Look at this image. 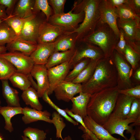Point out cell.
I'll list each match as a JSON object with an SVG mask.
<instances>
[{
    "label": "cell",
    "mask_w": 140,
    "mask_h": 140,
    "mask_svg": "<svg viewBox=\"0 0 140 140\" xmlns=\"http://www.w3.org/2000/svg\"><path fill=\"white\" fill-rule=\"evenodd\" d=\"M119 90L116 86L91 95L87 106V116L103 125L114 110L119 94Z\"/></svg>",
    "instance_id": "obj_1"
},
{
    "label": "cell",
    "mask_w": 140,
    "mask_h": 140,
    "mask_svg": "<svg viewBox=\"0 0 140 140\" xmlns=\"http://www.w3.org/2000/svg\"><path fill=\"white\" fill-rule=\"evenodd\" d=\"M117 75L112 57L103 58L98 62L90 78L82 84V92L91 95L117 86Z\"/></svg>",
    "instance_id": "obj_2"
},
{
    "label": "cell",
    "mask_w": 140,
    "mask_h": 140,
    "mask_svg": "<svg viewBox=\"0 0 140 140\" xmlns=\"http://www.w3.org/2000/svg\"><path fill=\"white\" fill-rule=\"evenodd\" d=\"M101 1L82 0L74 1L72 9L73 12L76 13L83 11L85 13L82 22L72 32L76 33L77 40H82L95 31L100 18L99 6Z\"/></svg>",
    "instance_id": "obj_3"
},
{
    "label": "cell",
    "mask_w": 140,
    "mask_h": 140,
    "mask_svg": "<svg viewBox=\"0 0 140 140\" xmlns=\"http://www.w3.org/2000/svg\"><path fill=\"white\" fill-rule=\"evenodd\" d=\"M119 38L108 24L99 22L94 32L82 40L99 47L104 57L110 58L112 56Z\"/></svg>",
    "instance_id": "obj_4"
},
{
    "label": "cell",
    "mask_w": 140,
    "mask_h": 140,
    "mask_svg": "<svg viewBox=\"0 0 140 140\" xmlns=\"http://www.w3.org/2000/svg\"><path fill=\"white\" fill-rule=\"evenodd\" d=\"M84 16L83 11L74 13L72 9L67 13L53 15L49 18L47 22L61 27L67 32H71L78 27L79 24L83 21Z\"/></svg>",
    "instance_id": "obj_5"
},
{
    "label": "cell",
    "mask_w": 140,
    "mask_h": 140,
    "mask_svg": "<svg viewBox=\"0 0 140 140\" xmlns=\"http://www.w3.org/2000/svg\"><path fill=\"white\" fill-rule=\"evenodd\" d=\"M75 48L71 60L72 67L85 58L99 60L104 57L103 52L99 47L82 40H77Z\"/></svg>",
    "instance_id": "obj_6"
},
{
    "label": "cell",
    "mask_w": 140,
    "mask_h": 140,
    "mask_svg": "<svg viewBox=\"0 0 140 140\" xmlns=\"http://www.w3.org/2000/svg\"><path fill=\"white\" fill-rule=\"evenodd\" d=\"M112 58L117 72V86L119 89H125L133 87L130 79L132 71L124 57L114 50Z\"/></svg>",
    "instance_id": "obj_7"
},
{
    "label": "cell",
    "mask_w": 140,
    "mask_h": 140,
    "mask_svg": "<svg viewBox=\"0 0 140 140\" xmlns=\"http://www.w3.org/2000/svg\"><path fill=\"white\" fill-rule=\"evenodd\" d=\"M117 23L118 29H121L124 32L127 43L134 49L139 50L140 22L135 20L121 21L118 19Z\"/></svg>",
    "instance_id": "obj_8"
},
{
    "label": "cell",
    "mask_w": 140,
    "mask_h": 140,
    "mask_svg": "<svg viewBox=\"0 0 140 140\" xmlns=\"http://www.w3.org/2000/svg\"><path fill=\"white\" fill-rule=\"evenodd\" d=\"M46 21V16L42 12L37 13L33 17L25 23L18 37L38 43L40 26Z\"/></svg>",
    "instance_id": "obj_9"
},
{
    "label": "cell",
    "mask_w": 140,
    "mask_h": 140,
    "mask_svg": "<svg viewBox=\"0 0 140 140\" xmlns=\"http://www.w3.org/2000/svg\"><path fill=\"white\" fill-rule=\"evenodd\" d=\"M0 57L10 61L16 68L17 72L26 75L30 73L34 62L30 57L17 51L0 54Z\"/></svg>",
    "instance_id": "obj_10"
},
{
    "label": "cell",
    "mask_w": 140,
    "mask_h": 140,
    "mask_svg": "<svg viewBox=\"0 0 140 140\" xmlns=\"http://www.w3.org/2000/svg\"><path fill=\"white\" fill-rule=\"evenodd\" d=\"M72 68L71 60L47 69L49 88L48 94H52L55 88L64 81Z\"/></svg>",
    "instance_id": "obj_11"
},
{
    "label": "cell",
    "mask_w": 140,
    "mask_h": 140,
    "mask_svg": "<svg viewBox=\"0 0 140 140\" xmlns=\"http://www.w3.org/2000/svg\"><path fill=\"white\" fill-rule=\"evenodd\" d=\"M99 8L100 15L99 22L108 24L120 37V32L117 23L118 16L116 8L111 5L108 0H101Z\"/></svg>",
    "instance_id": "obj_12"
},
{
    "label": "cell",
    "mask_w": 140,
    "mask_h": 140,
    "mask_svg": "<svg viewBox=\"0 0 140 140\" xmlns=\"http://www.w3.org/2000/svg\"><path fill=\"white\" fill-rule=\"evenodd\" d=\"M135 121L133 118L121 119L110 117L102 126L111 135L116 134L126 140L128 139L124 135V131L127 130V133H131L134 130L129 124Z\"/></svg>",
    "instance_id": "obj_13"
},
{
    "label": "cell",
    "mask_w": 140,
    "mask_h": 140,
    "mask_svg": "<svg viewBox=\"0 0 140 140\" xmlns=\"http://www.w3.org/2000/svg\"><path fill=\"white\" fill-rule=\"evenodd\" d=\"M67 32L61 27L45 21L40 26L38 44L54 42Z\"/></svg>",
    "instance_id": "obj_14"
},
{
    "label": "cell",
    "mask_w": 140,
    "mask_h": 140,
    "mask_svg": "<svg viewBox=\"0 0 140 140\" xmlns=\"http://www.w3.org/2000/svg\"><path fill=\"white\" fill-rule=\"evenodd\" d=\"M82 91L81 84L64 80L55 88L54 92L58 100L69 102L75 95Z\"/></svg>",
    "instance_id": "obj_15"
},
{
    "label": "cell",
    "mask_w": 140,
    "mask_h": 140,
    "mask_svg": "<svg viewBox=\"0 0 140 140\" xmlns=\"http://www.w3.org/2000/svg\"><path fill=\"white\" fill-rule=\"evenodd\" d=\"M60 37L54 42L38 44L36 48L30 56L34 64L45 65L54 52L55 45Z\"/></svg>",
    "instance_id": "obj_16"
},
{
    "label": "cell",
    "mask_w": 140,
    "mask_h": 140,
    "mask_svg": "<svg viewBox=\"0 0 140 140\" xmlns=\"http://www.w3.org/2000/svg\"><path fill=\"white\" fill-rule=\"evenodd\" d=\"M47 69L45 65L34 64L30 73L37 81V92L39 97H42L49 88Z\"/></svg>",
    "instance_id": "obj_17"
},
{
    "label": "cell",
    "mask_w": 140,
    "mask_h": 140,
    "mask_svg": "<svg viewBox=\"0 0 140 140\" xmlns=\"http://www.w3.org/2000/svg\"><path fill=\"white\" fill-rule=\"evenodd\" d=\"M134 98L119 94L115 107L109 117L121 119L127 118Z\"/></svg>",
    "instance_id": "obj_18"
},
{
    "label": "cell",
    "mask_w": 140,
    "mask_h": 140,
    "mask_svg": "<svg viewBox=\"0 0 140 140\" xmlns=\"http://www.w3.org/2000/svg\"><path fill=\"white\" fill-rule=\"evenodd\" d=\"M22 113V120L26 124L39 120L53 123L50 118L51 114L47 110L42 111L27 107L23 108Z\"/></svg>",
    "instance_id": "obj_19"
},
{
    "label": "cell",
    "mask_w": 140,
    "mask_h": 140,
    "mask_svg": "<svg viewBox=\"0 0 140 140\" xmlns=\"http://www.w3.org/2000/svg\"><path fill=\"white\" fill-rule=\"evenodd\" d=\"M37 45V43L18 37L11 43L7 44L6 47L9 52L19 51L30 56L36 48Z\"/></svg>",
    "instance_id": "obj_20"
},
{
    "label": "cell",
    "mask_w": 140,
    "mask_h": 140,
    "mask_svg": "<svg viewBox=\"0 0 140 140\" xmlns=\"http://www.w3.org/2000/svg\"><path fill=\"white\" fill-rule=\"evenodd\" d=\"M83 120L87 128L99 140H121L113 136L102 125L96 123L89 117L87 116Z\"/></svg>",
    "instance_id": "obj_21"
},
{
    "label": "cell",
    "mask_w": 140,
    "mask_h": 140,
    "mask_svg": "<svg viewBox=\"0 0 140 140\" xmlns=\"http://www.w3.org/2000/svg\"><path fill=\"white\" fill-rule=\"evenodd\" d=\"M79 93L78 96L74 97L71 99L72 104L70 110L83 119L87 116V106L91 95L82 92Z\"/></svg>",
    "instance_id": "obj_22"
},
{
    "label": "cell",
    "mask_w": 140,
    "mask_h": 140,
    "mask_svg": "<svg viewBox=\"0 0 140 140\" xmlns=\"http://www.w3.org/2000/svg\"><path fill=\"white\" fill-rule=\"evenodd\" d=\"M1 81L3 96L6 100L7 106L14 107H21L18 92L10 86L8 80Z\"/></svg>",
    "instance_id": "obj_23"
},
{
    "label": "cell",
    "mask_w": 140,
    "mask_h": 140,
    "mask_svg": "<svg viewBox=\"0 0 140 140\" xmlns=\"http://www.w3.org/2000/svg\"><path fill=\"white\" fill-rule=\"evenodd\" d=\"M77 33L67 32L61 36L56 44L54 52H64L74 48L77 41Z\"/></svg>",
    "instance_id": "obj_24"
},
{
    "label": "cell",
    "mask_w": 140,
    "mask_h": 140,
    "mask_svg": "<svg viewBox=\"0 0 140 140\" xmlns=\"http://www.w3.org/2000/svg\"><path fill=\"white\" fill-rule=\"evenodd\" d=\"M74 48L64 52H54L49 58L45 66L47 69L70 61L75 52Z\"/></svg>",
    "instance_id": "obj_25"
},
{
    "label": "cell",
    "mask_w": 140,
    "mask_h": 140,
    "mask_svg": "<svg viewBox=\"0 0 140 140\" xmlns=\"http://www.w3.org/2000/svg\"><path fill=\"white\" fill-rule=\"evenodd\" d=\"M23 108L21 107H14L7 106L1 107L0 108V114L4 117L5 121V129L10 132L13 130L11 121V118L16 115L23 114Z\"/></svg>",
    "instance_id": "obj_26"
},
{
    "label": "cell",
    "mask_w": 140,
    "mask_h": 140,
    "mask_svg": "<svg viewBox=\"0 0 140 140\" xmlns=\"http://www.w3.org/2000/svg\"><path fill=\"white\" fill-rule=\"evenodd\" d=\"M21 97L27 105H29L32 108L41 110L43 108L40 102L37 91L32 87H30L23 91Z\"/></svg>",
    "instance_id": "obj_27"
},
{
    "label": "cell",
    "mask_w": 140,
    "mask_h": 140,
    "mask_svg": "<svg viewBox=\"0 0 140 140\" xmlns=\"http://www.w3.org/2000/svg\"><path fill=\"white\" fill-rule=\"evenodd\" d=\"M35 1L32 0L19 1L12 15L24 18L33 16L35 14L33 11Z\"/></svg>",
    "instance_id": "obj_28"
},
{
    "label": "cell",
    "mask_w": 140,
    "mask_h": 140,
    "mask_svg": "<svg viewBox=\"0 0 140 140\" xmlns=\"http://www.w3.org/2000/svg\"><path fill=\"white\" fill-rule=\"evenodd\" d=\"M37 13L25 18H22L12 14L8 16L4 22L13 30L18 37L25 23L33 17Z\"/></svg>",
    "instance_id": "obj_29"
},
{
    "label": "cell",
    "mask_w": 140,
    "mask_h": 140,
    "mask_svg": "<svg viewBox=\"0 0 140 140\" xmlns=\"http://www.w3.org/2000/svg\"><path fill=\"white\" fill-rule=\"evenodd\" d=\"M99 60L90 59L86 67L72 82L76 83H83L88 81L92 76Z\"/></svg>",
    "instance_id": "obj_30"
},
{
    "label": "cell",
    "mask_w": 140,
    "mask_h": 140,
    "mask_svg": "<svg viewBox=\"0 0 140 140\" xmlns=\"http://www.w3.org/2000/svg\"><path fill=\"white\" fill-rule=\"evenodd\" d=\"M18 38L13 30L4 21L0 25V46H4Z\"/></svg>",
    "instance_id": "obj_31"
},
{
    "label": "cell",
    "mask_w": 140,
    "mask_h": 140,
    "mask_svg": "<svg viewBox=\"0 0 140 140\" xmlns=\"http://www.w3.org/2000/svg\"><path fill=\"white\" fill-rule=\"evenodd\" d=\"M9 80L14 87L23 91L31 86V83L27 75L17 71L10 77Z\"/></svg>",
    "instance_id": "obj_32"
},
{
    "label": "cell",
    "mask_w": 140,
    "mask_h": 140,
    "mask_svg": "<svg viewBox=\"0 0 140 140\" xmlns=\"http://www.w3.org/2000/svg\"><path fill=\"white\" fill-rule=\"evenodd\" d=\"M118 19L121 21L135 20L140 22V17L137 15L127 3L116 8Z\"/></svg>",
    "instance_id": "obj_33"
},
{
    "label": "cell",
    "mask_w": 140,
    "mask_h": 140,
    "mask_svg": "<svg viewBox=\"0 0 140 140\" xmlns=\"http://www.w3.org/2000/svg\"><path fill=\"white\" fill-rule=\"evenodd\" d=\"M17 70L9 61L0 57V80H9Z\"/></svg>",
    "instance_id": "obj_34"
},
{
    "label": "cell",
    "mask_w": 140,
    "mask_h": 140,
    "mask_svg": "<svg viewBox=\"0 0 140 140\" xmlns=\"http://www.w3.org/2000/svg\"><path fill=\"white\" fill-rule=\"evenodd\" d=\"M33 11L34 13L41 11L45 16L47 22L53 15L52 9L47 0H35Z\"/></svg>",
    "instance_id": "obj_35"
},
{
    "label": "cell",
    "mask_w": 140,
    "mask_h": 140,
    "mask_svg": "<svg viewBox=\"0 0 140 140\" xmlns=\"http://www.w3.org/2000/svg\"><path fill=\"white\" fill-rule=\"evenodd\" d=\"M140 53L136 51L127 43L123 57H125L134 70L137 67L140 60Z\"/></svg>",
    "instance_id": "obj_36"
},
{
    "label": "cell",
    "mask_w": 140,
    "mask_h": 140,
    "mask_svg": "<svg viewBox=\"0 0 140 140\" xmlns=\"http://www.w3.org/2000/svg\"><path fill=\"white\" fill-rule=\"evenodd\" d=\"M90 59H84L76 64L73 67V70L69 72L64 81L72 82L86 67Z\"/></svg>",
    "instance_id": "obj_37"
},
{
    "label": "cell",
    "mask_w": 140,
    "mask_h": 140,
    "mask_svg": "<svg viewBox=\"0 0 140 140\" xmlns=\"http://www.w3.org/2000/svg\"><path fill=\"white\" fill-rule=\"evenodd\" d=\"M42 97L45 102L48 104L53 108L55 109L58 113L64 117L67 121L74 125H78V122L74 120L71 117L69 116L64 109L60 108L52 102L49 97L47 90L45 92Z\"/></svg>",
    "instance_id": "obj_38"
},
{
    "label": "cell",
    "mask_w": 140,
    "mask_h": 140,
    "mask_svg": "<svg viewBox=\"0 0 140 140\" xmlns=\"http://www.w3.org/2000/svg\"><path fill=\"white\" fill-rule=\"evenodd\" d=\"M24 136L30 140H45L46 133L43 130L36 128L28 127L23 131Z\"/></svg>",
    "instance_id": "obj_39"
},
{
    "label": "cell",
    "mask_w": 140,
    "mask_h": 140,
    "mask_svg": "<svg viewBox=\"0 0 140 140\" xmlns=\"http://www.w3.org/2000/svg\"><path fill=\"white\" fill-rule=\"evenodd\" d=\"M53 124H54L56 129V137L60 138L63 139L61 133L63 129L66 126V124L64 122L61 115L56 112H53L52 115Z\"/></svg>",
    "instance_id": "obj_40"
},
{
    "label": "cell",
    "mask_w": 140,
    "mask_h": 140,
    "mask_svg": "<svg viewBox=\"0 0 140 140\" xmlns=\"http://www.w3.org/2000/svg\"><path fill=\"white\" fill-rule=\"evenodd\" d=\"M140 118V99L134 98L133 101L127 116V118L136 120Z\"/></svg>",
    "instance_id": "obj_41"
},
{
    "label": "cell",
    "mask_w": 140,
    "mask_h": 140,
    "mask_svg": "<svg viewBox=\"0 0 140 140\" xmlns=\"http://www.w3.org/2000/svg\"><path fill=\"white\" fill-rule=\"evenodd\" d=\"M48 1L52 9L53 15H58L64 12V5L66 0H48Z\"/></svg>",
    "instance_id": "obj_42"
},
{
    "label": "cell",
    "mask_w": 140,
    "mask_h": 140,
    "mask_svg": "<svg viewBox=\"0 0 140 140\" xmlns=\"http://www.w3.org/2000/svg\"><path fill=\"white\" fill-rule=\"evenodd\" d=\"M119 94L133 97L140 99V85L123 89H119Z\"/></svg>",
    "instance_id": "obj_43"
},
{
    "label": "cell",
    "mask_w": 140,
    "mask_h": 140,
    "mask_svg": "<svg viewBox=\"0 0 140 140\" xmlns=\"http://www.w3.org/2000/svg\"><path fill=\"white\" fill-rule=\"evenodd\" d=\"M120 36L119 40L115 48V50L123 57L127 45V42L125 39L124 34L123 30L119 29Z\"/></svg>",
    "instance_id": "obj_44"
},
{
    "label": "cell",
    "mask_w": 140,
    "mask_h": 140,
    "mask_svg": "<svg viewBox=\"0 0 140 140\" xmlns=\"http://www.w3.org/2000/svg\"><path fill=\"white\" fill-rule=\"evenodd\" d=\"M17 1L15 0H0V4L6 9V13L9 16L12 14V12L13 9Z\"/></svg>",
    "instance_id": "obj_45"
},
{
    "label": "cell",
    "mask_w": 140,
    "mask_h": 140,
    "mask_svg": "<svg viewBox=\"0 0 140 140\" xmlns=\"http://www.w3.org/2000/svg\"><path fill=\"white\" fill-rule=\"evenodd\" d=\"M127 4L135 13L140 17V0H128Z\"/></svg>",
    "instance_id": "obj_46"
},
{
    "label": "cell",
    "mask_w": 140,
    "mask_h": 140,
    "mask_svg": "<svg viewBox=\"0 0 140 140\" xmlns=\"http://www.w3.org/2000/svg\"><path fill=\"white\" fill-rule=\"evenodd\" d=\"M111 5L117 8L122 5L128 3V0H108Z\"/></svg>",
    "instance_id": "obj_47"
},
{
    "label": "cell",
    "mask_w": 140,
    "mask_h": 140,
    "mask_svg": "<svg viewBox=\"0 0 140 140\" xmlns=\"http://www.w3.org/2000/svg\"><path fill=\"white\" fill-rule=\"evenodd\" d=\"M7 17L5 8L0 4V19H5Z\"/></svg>",
    "instance_id": "obj_48"
},
{
    "label": "cell",
    "mask_w": 140,
    "mask_h": 140,
    "mask_svg": "<svg viewBox=\"0 0 140 140\" xmlns=\"http://www.w3.org/2000/svg\"><path fill=\"white\" fill-rule=\"evenodd\" d=\"M27 75L28 78L30 82L31 86H32V87L37 91V83H36L34 80L33 78V77L31 75L30 73Z\"/></svg>",
    "instance_id": "obj_49"
},
{
    "label": "cell",
    "mask_w": 140,
    "mask_h": 140,
    "mask_svg": "<svg viewBox=\"0 0 140 140\" xmlns=\"http://www.w3.org/2000/svg\"><path fill=\"white\" fill-rule=\"evenodd\" d=\"M136 128L135 130L134 136L135 139L140 140V126H136Z\"/></svg>",
    "instance_id": "obj_50"
},
{
    "label": "cell",
    "mask_w": 140,
    "mask_h": 140,
    "mask_svg": "<svg viewBox=\"0 0 140 140\" xmlns=\"http://www.w3.org/2000/svg\"><path fill=\"white\" fill-rule=\"evenodd\" d=\"M134 77L136 80L140 81V68H138L136 71L134 75Z\"/></svg>",
    "instance_id": "obj_51"
},
{
    "label": "cell",
    "mask_w": 140,
    "mask_h": 140,
    "mask_svg": "<svg viewBox=\"0 0 140 140\" xmlns=\"http://www.w3.org/2000/svg\"><path fill=\"white\" fill-rule=\"evenodd\" d=\"M129 125L132 127L134 126H140V118L137 119L134 123Z\"/></svg>",
    "instance_id": "obj_52"
},
{
    "label": "cell",
    "mask_w": 140,
    "mask_h": 140,
    "mask_svg": "<svg viewBox=\"0 0 140 140\" xmlns=\"http://www.w3.org/2000/svg\"><path fill=\"white\" fill-rule=\"evenodd\" d=\"M7 49L6 47L4 46H0V54L6 52Z\"/></svg>",
    "instance_id": "obj_53"
},
{
    "label": "cell",
    "mask_w": 140,
    "mask_h": 140,
    "mask_svg": "<svg viewBox=\"0 0 140 140\" xmlns=\"http://www.w3.org/2000/svg\"><path fill=\"white\" fill-rule=\"evenodd\" d=\"M134 134L135 130H134V131L131 133V135L130 138L129 139H127L125 140H136V139L134 136Z\"/></svg>",
    "instance_id": "obj_54"
},
{
    "label": "cell",
    "mask_w": 140,
    "mask_h": 140,
    "mask_svg": "<svg viewBox=\"0 0 140 140\" xmlns=\"http://www.w3.org/2000/svg\"><path fill=\"white\" fill-rule=\"evenodd\" d=\"M22 137L23 140H30L29 138L24 136H22Z\"/></svg>",
    "instance_id": "obj_55"
},
{
    "label": "cell",
    "mask_w": 140,
    "mask_h": 140,
    "mask_svg": "<svg viewBox=\"0 0 140 140\" xmlns=\"http://www.w3.org/2000/svg\"><path fill=\"white\" fill-rule=\"evenodd\" d=\"M67 140H72L71 138L69 136H68L67 137Z\"/></svg>",
    "instance_id": "obj_56"
},
{
    "label": "cell",
    "mask_w": 140,
    "mask_h": 140,
    "mask_svg": "<svg viewBox=\"0 0 140 140\" xmlns=\"http://www.w3.org/2000/svg\"><path fill=\"white\" fill-rule=\"evenodd\" d=\"M5 19H0V25L4 21Z\"/></svg>",
    "instance_id": "obj_57"
},
{
    "label": "cell",
    "mask_w": 140,
    "mask_h": 140,
    "mask_svg": "<svg viewBox=\"0 0 140 140\" xmlns=\"http://www.w3.org/2000/svg\"><path fill=\"white\" fill-rule=\"evenodd\" d=\"M0 140H4L2 137L0 135Z\"/></svg>",
    "instance_id": "obj_58"
},
{
    "label": "cell",
    "mask_w": 140,
    "mask_h": 140,
    "mask_svg": "<svg viewBox=\"0 0 140 140\" xmlns=\"http://www.w3.org/2000/svg\"><path fill=\"white\" fill-rule=\"evenodd\" d=\"M62 140H67V137H65L64 139H63Z\"/></svg>",
    "instance_id": "obj_59"
},
{
    "label": "cell",
    "mask_w": 140,
    "mask_h": 140,
    "mask_svg": "<svg viewBox=\"0 0 140 140\" xmlns=\"http://www.w3.org/2000/svg\"><path fill=\"white\" fill-rule=\"evenodd\" d=\"M1 100H0V108L1 107Z\"/></svg>",
    "instance_id": "obj_60"
}]
</instances>
